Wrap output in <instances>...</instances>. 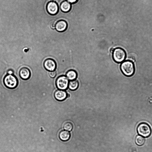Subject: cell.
<instances>
[{"instance_id":"6da1fadb","label":"cell","mask_w":152,"mask_h":152,"mask_svg":"<svg viewBox=\"0 0 152 152\" xmlns=\"http://www.w3.org/2000/svg\"><path fill=\"white\" fill-rule=\"evenodd\" d=\"M4 83L6 87L13 89L16 88L18 86V81L14 75L7 74L4 78Z\"/></svg>"},{"instance_id":"7a4b0ae2","label":"cell","mask_w":152,"mask_h":152,"mask_svg":"<svg viewBox=\"0 0 152 152\" xmlns=\"http://www.w3.org/2000/svg\"><path fill=\"white\" fill-rule=\"evenodd\" d=\"M121 69L123 73L127 76L133 75L135 71L133 63L129 61H126L123 63L121 66Z\"/></svg>"},{"instance_id":"3957f363","label":"cell","mask_w":152,"mask_h":152,"mask_svg":"<svg viewBox=\"0 0 152 152\" xmlns=\"http://www.w3.org/2000/svg\"><path fill=\"white\" fill-rule=\"evenodd\" d=\"M137 131L138 133L144 137H148L151 133V129L150 126L146 123H142L138 126Z\"/></svg>"},{"instance_id":"277c9868","label":"cell","mask_w":152,"mask_h":152,"mask_svg":"<svg viewBox=\"0 0 152 152\" xmlns=\"http://www.w3.org/2000/svg\"><path fill=\"white\" fill-rule=\"evenodd\" d=\"M113 58L114 60L117 63H120L125 60L126 54L124 50L121 48L114 49L113 53Z\"/></svg>"},{"instance_id":"5b68a950","label":"cell","mask_w":152,"mask_h":152,"mask_svg":"<svg viewBox=\"0 0 152 152\" xmlns=\"http://www.w3.org/2000/svg\"><path fill=\"white\" fill-rule=\"evenodd\" d=\"M69 82V80L66 76L62 75L57 78L56 84L58 89L64 90L67 88Z\"/></svg>"},{"instance_id":"8992f818","label":"cell","mask_w":152,"mask_h":152,"mask_svg":"<svg viewBox=\"0 0 152 152\" xmlns=\"http://www.w3.org/2000/svg\"><path fill=\"white\" fill-rule=\"evenodd\" d=\"M43 66L47 71L51 72L55 71L57 67V64L55 61L51 58L46 59L44 62Z\"/></svg>"},{"instance_id":"52a82bcc","label":"cell","mask_w":152,"mask_h":152,"mask_svg":"<svg viewBox=\"0 0 152 152\" xmlns=\"http://www.w3.org/2000/svg\"><path fill=\"white\" fill-rule=\"evenodd\" d=\"M47 10L48 13L52 15H55L58 13L59 7L55 1L50 2L47 5Z\"/></svg>"},{"instance_id":"ba28073f","label":"cell","mask_w":152,"mask_h":152,"mask_svg":"<svg viewBox=\"0 0 152 152\" xmlns=\"http://www.w3.org/2000/svg\"><path fill=\"white\" fill-rule=\"evenodd\" d=\"M20 77L23 80H27L31 77V73L30 69L27 67H23L20 69L19 72Z\"/></svg>"},{"instance_id":"9c48e42d","label":"cell","mask_w":152,"mask_h":152,"mask_svg":"<svg viewBox=\"0 0 152 152\" xmlns=\"http://www.w3.org/2000/svg\"><path fill=\"white\" fill-rule=\"evenodd\" d=\"M67 27V22L63 20L58 21L56 24L55 29L58 32H63L66 30Z\"/></svg>"},{"instance_id":"30bf717a","label":"cell","mask_w":152,"mask_h":152,"mask_svg":"<svg viewBox=\"0 0 152 152\" xmlns=\"http://www.w3.org/2000/svg\"><path fill=\"white\" fill-rule=\"evenodd\" d=\"M67 93L63 90L59 89L56 90L54 93V96L56 99L62 101L65 100L67 97Z\"/></svg>"},{"instance_id":"8fae6325","label":"cell","mask_w":152,"mask_h":152,"mask_svg":"<svg viewBox=\"0 0 152 152\" xmlns=\"http://www.w3.org/2000/svg\"><path fill=\"white\" fill-rule=\"evenodd\" d=\"M71 7L70 4L67 1L62 2L60 5L61 11L64 13H67L69 11Z\"/></svg>"},{"instance_id":"7c38bea8","label":"cell","mask_w":152,"mask_h":152,"mask_svg":"<svg viewBox=\"0 0 152 152\" xmlns=\"http://www.w3.org/2000/svg\"><path fill=\"white\" fill-rule=\"evenodd\" d=\"M66 76L69 80L72 81L77 78V73L75 70H70L67 72Z\"/></svg>"},{"instance_id":"4fadbf2b","label":"cell","mask_w":152,"mask_h":152,"mask_svg":"<svg viewBox=\"0 0 152 152\" xmlns=\"http://www.w3.org/2000/svg\"><path fill=\"white\" fill-rule=\"evenodd\" d=\"M70 132L66 130H63L59 133V137L60 139L63 141H68L70 139Z\"/></svg>"},{"instance_id":"5bb4252c","label":"cell","mask_w":152,"mask_h":152,"mask_svg":"<svg viewBox=\"0 0 152 152\" xmlns=\"http://www.w3.org/2000/svg\"><path fill=\"white\" fill-rule=\"evenodd\" d=\"M79 86L78 81L76 80L70 81L69 82L68 87L72 90H75L77 89Z\"/></svg>"},{"instance_id":"9a60e30c","label":"cell","mask_w":152,"mask_h":152,"mask_svg":"<svg viewBox=\"0 0 152 152\" xmlns=\"http://www.w3.org/2000/svg\"><path fill=\"white\" fill-rule=\"evenodd\" d=\"M135 142L138 145L141 146L144 144L145 142V139L142 136H138L136 138Z\"/></svg>"},{"instance_id":"2e32d148","label":"cell","mask_w":152,"mask_h":152,"mask_svg":"<svg viewBox=\"0 0 152 152\" xmlns=\"http://www.w3.org/2000/svg\"><path fill=\"white\" fill-rule=\"evenodd\" d=\"M73 125L70 122H65L64 124V129L68 131H70L73 129Z\"/></svg>"},{"instance_id":"e0dca14e","label":"cell","mask_w":152,"mask_h":152,"mask_svg":"<svg viewBox=\"0 0 152 152\" xmlns=\"http://www.w3.org/2000/svg\"><path fill=\"white\" fill-rule=\"evenodd\" d=\"M57 73L55 71L50 72L49 73L50 77L52 78H54L55 77Z\"/></svg>"},{"instance_id":"ac0fdd59","label":"cell","mask_w":152,"mask_h":152,"mask_svg":"<svg viewBox=\"0 0 152 152\" xmlns=\"http://www.w3.org/2000/svg\"><path fill=\"white\" fill-rule=\"evenodd\" d=\"M66 1L72 4L77 2L78 0H66Z\"/></svg>"},{"instance_id":"d6986e66","label":"cell","mask_w":152,"mask_h":152,"mask_svg":"<svg viewBox=\"0 0 152 152\" xmlns=\"http://www.w3.org/2000/svg\"><path fill=\"white\" fill-rule=\"evenodd\" d=\"M7 73L8 74L13 75L14 73V72L12 69H9L7 71Z\"/></svg>"},{"instance_id":"ffe728a7","label":"cell","mask_w":152,"mask_h":152,"mask_svg":"<svg viewBox=\"0 0 152 152\" xmlns=\"http://www.w3.org/2000/svg\"><path fill=\"white\" fill-rule=\"evenodd\" d=\"M114 49L113 48H111L110 50V52L111 53H113Z\"/></svg>"},{"instance_id":"44dd1931","label":"cell","mask_w":152,"mask_h":152,"mask_svg":"<svg viewBox=\"0 0 152 152\" xmlns=\"http://www.w3.org/2000/svg\"><path fill=\"white\" fill-rule=\"evenodd\" d=\"M70 97V94H67V97Z\"/></svg>"}]
</instances>
